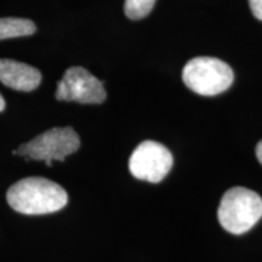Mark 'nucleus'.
<instances>
[{"mask_svg": "<svg viewBox=\"0 0 262 262\" xmlns=\"http://www.w3.org/2000/svg\"><path fill=\"white\" fill-rule=\"evenodd\" d=\"M14 210L25 215H44L61 210L68 194L56 182L44 178H27L14 183L6 193Z\"/></svg>", "mask_w": 262, "mask_h": 262, "instance_id": "1", "label": "nucleus"}, {"mask_svg": "<svg viewBox=\"0 0 262 262\" xmlns=\"http://www.w3.org/2000/svg\"><path fill=\"white\" fill-rule=\"evenodd\" d=\"M217 217L229 233L243 234L262 217V198L244 187L228 189L221 199Z\"/></svg>", "mask_w": 262, "mask_h": 262, "instance_id": "2", "label": "nucleus"}, {"mask_svg": "<svg viewBox=\"0 0 262 262\" xmlns=\"http://www.w3.org/2000/svg\"><path fill=\"white\" fill-rule=\"evenodd\" d=\"M182 80L188 89L202 96L224 93L234 80L232 68L215 57H195L183 67Z\"/></svg>", "mask_w": 262, "mask_h": 262, "instance_id": "3", "label": "nucleus"}, {"mask_svg": "<svg viewBox=\"0 0 262 262\" xmlns=\"http://www.w3.org/2000/svg\"><path fill=\"white\" fill-rule=\"evenodd\" d=\"M80 147V140L73 127H52L18 147L17 155L26 160H62Z\"/></svg>", "mask_w": 262, "mask_h": 262, "instance_id": "4", "label": "nucleus"}, {"mask_svg": "<svg viewBox=\"0 0 262 262\" xmlns=\"http://www.w3.org/2000/svg\"><path fill=\"white\" fill-rule=\"evenodd\" d=\"M55 97L58 101H74L84 104H98L106 100L103 83L83 67L74 66L64 72L57 83Z\"/></svg>", "mask_w": 262, "mask_h": 262, "instance_id": "5", "label": "nucleus"}, {"mask_svg": "<svg viewBox=\"0 0 262 262\" xmlns=\"http://www.w3.org/2000/svg\"><path fill=\"white\" fill-rule=\"evenodd\" d=\"M170 150L156 141H145L134 150L129 169L134 178L152 183L160 182L172 168Z\"/></svg>", "mask_w": 262, "mask_h": 262, "instance_id": "6", "label": "nucleus"}, {"mask_svg": "<svg viewBox=\"0 0 262 262\" xmlns=\"http://www.w3.org/2000/svg\"><path fill=\"white\" fill-rule=\"evenodd\" d=\"M0 81L14 90L32 91L40 84L41 73L27 63L0 58Z\"/></svg>", "mask_w": 262, "mask_h": 262, "instance_id": "7", "label": "nucleus"}, {"mask_svg": "<svg viewBox=\"0 0 262 262\" xmlns=\"http://www.w3.org/2000/svg\"><path fill=\"white\" fill-rule=\"evenodd\" d=\"M37 31L34 22L27 18L3 17L0 18V40L10 38L27 37Z\"/></svg>", "mask_w": 262, "mask_h": 262, "instance_id": "8", "label": "nucleus"}, {"mask_svg": "<svg viewBox=\"0 0 262 262\" xmlns=\"http://www.w3.org/2000/svg\"><path fill=\"white\" fill-rule=\"evenodd\" d=\"M157 0H125L124 12L130 19L145 18L152 11Z\"/></svg>", "mask_w": 262, "mask_h": 262, "instance_id": "9", "label": "nucleus"}, {"mask_svg": "<svg viewBox=\"0 0 262 262\" xmlns=\"http://www.w3.org/2000/svg\"><path fill=\"white\" fill-rule=\"evenodd\" d=\"M249 5L255 17L262 21V0H249Z\"/></svg>", "mask_w": 262, "mask_h": 262, "instance_id": "10", "label": "nucleus"}, {"mask_svg": "<svg viewBox=\"0 0 262 262\" xmlns=\"http://www.w3.org/2000/svg\"><path fill=\"white\" fill-rule=\"evenodd\" d=\"M256 157H257L258 162L262 164V141L258 142V145L256 147Z\"/></svg>", "mask_w": 262, "mask_h": 262, "instance_id": "11", "label": "nucleus"}, {"mask_svg": "<svg viewBox=\"0 0 262 262\" xmlns=\"http://www.w3.org/2000/svg\"><path fill=\"white\" fill-rule=\"evenodd\" d=\"M4 108H5V101H4V98H3L2 94H0V112H3V111H4Z\"/></svg>", "mask_w": 262, "mask_h": 262, "instance_id": "12", "label": "nucleus"}]
</instances>
